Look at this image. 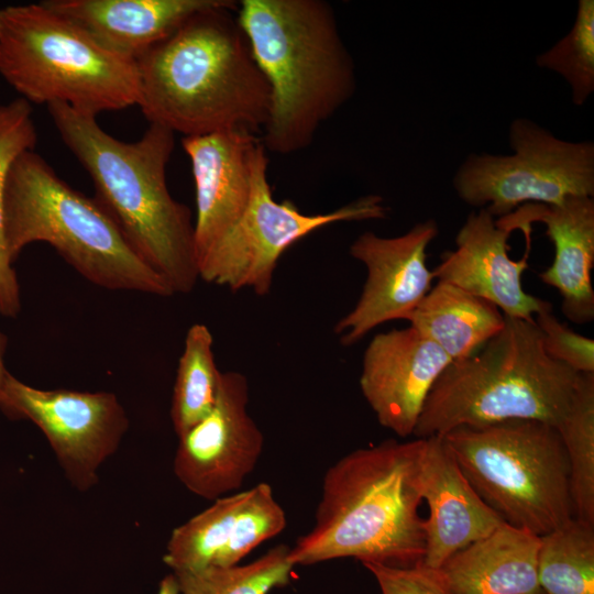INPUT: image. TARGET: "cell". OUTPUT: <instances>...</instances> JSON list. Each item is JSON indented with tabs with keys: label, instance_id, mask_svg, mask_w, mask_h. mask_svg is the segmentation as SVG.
I'll return each instance as SVG.
<instances>
[{
	"label": "cell",
	"instance_id": "obj_1",
	"mask_svg": "<svg viewBox=\"0 0 594 594\" xmlns=\"http://www.w3.org/2000/svg\"><path fill=\"white\" fill-rule=\"evenodd\" d=\"M238 3L196 12L135 62L139 101L150 123L183 136L262 131L271 92L238 16Z\"/></svg>",
	"mask_w": 594,
	"mask_h": 594
},
{
	"label": "cell",
	"instance_id": "obj_2",
	"mask_svg": "<svg viewBox=\"0 0 594 594\" xmlns=\"http://www.w3.org/2000/svg\"><path fill=\"white\" fill-rule=\"evenodd\" d=\"M425 439L356 449L324 473L315 524L289 549L294 566L353 558L410 568L426 549L421 468Z\"/></svg>",
	"mask_w": 594,
	"mask_h": 594
},
{
	"label": "cell",
	"instance_id": "obj_3",
	"mask_svg": "<svg viewBox=\"0 0 594 594\" xmlns=\"http://www.w3.org/2000/svg\"><path fill=\"white\" fill-rule=\"evenodd\" d=\"M47 110L90 176L95 199L130 245L174 294L190 293L199 279L195 224L190 209L172 197L166 183L175 133L150 123L141 139L123 142L107 133L96 117L65 103H50Z\"/></svg>",
	"mask_w": 594,
	"mask_h": 594
},
{
	"label": "cell",
	"instance_id": "obj_4",
	"mask_svg": "<svg viewBox=\"0 0 594 594\" xmlns=\"http://www.w3.org/2000/svg\"><path fill=\"white\" fill-rule=\"evenodd\" d=\"M237 16L271 92L265 150L289 155L354 95L353 58L324 0H241Z\"/></svg>",
	"mask_w": 594,
	"mask_h": 594
},
{
	"label": "cell",
	"instance_id": "obj_5",
	"mask_svg": "<svg viewBox=\"0 0 594 594\" xmlns=\"http://www.w3.org/2000/svg\"><path fill=\"white\" fill-rule=\"evenodd\" d=\"M579 373L543 350L535 321L505 316L504 328L475 354L452 361L433 384L415 438L457 427L539 420L558 427L569 411Z\"/></svg>",
	"mask_w": 594,
	"mask_h": 594
},
{
	"label": "cell",
	"instance_id": "obj_6",
	"mask_svg": "<svg viewBox=\"0 0 594 594\" xmlns=\"http://www.w3.org/2000/svg\"><path fill=\"white\" fill-rule=\"evenodd\" d=\"M3 232L13 263L29 244L45 242L97 286L160 297L175 295L139 256L103 207L65 183L34 151L22 153L8 174Z\"/></svg>",
	"mask_w": 594,
	"mask_h": 594
},
{
	"label": "cell",
	"instance_id": "obj_7",
	"mask_svg": "<svg viewBox=\"0 0 594 594\" xmlns=\"http://www.w3.org/2000/svg\"><path fill=\"white\" fill-rule=\"evenodd\" d=\"M0 75L30 103H65L94 117L139 101L136 62L44 1L0 9Z\"/></svg>",
	"mask_w": 594,
	"mask_h": 594
},
{
	"label": "cell",
	"instance_id": "obj_8",
	"mask_svg": "<svg viewBox=\"0 0 594 594\" xmlns=\"http://www.w3.org/2000/svg\"><path fill=\"white\" fill-rule=\"evenodd\" d=\"M463 475L504 522L546 535L574 518L569 464L556 427L507 420L441 436Z\"/></svg>",
	"mask_w": 594,
	"mask_h": 594
},
{
	"label": "cell",
	"instance_id": "obj_9",
	"mask_svg": "<svg viewBox=\"0 0 594 594\" xmlns=\"http://www.w3.org/2000/svg\"><path fill=\"white\" fill-rule=\"evenodd\" d=\"M508 142L513 154H471L458 167L453 187L462 201L498 219L526 204L594 197L593 142L559 139L527 118L512 121Z\"/></svg>",
	"mask_w": 594,
	"mask_h": 594
},
{
	"label": "cell",
	"instance_id": "obj_10",
	"mask_svg": "<svg viewBox=\"0 0 594 594\" xmlns=\"http://www.w3.org/2000/svg\"><path fill=\"white\" fill-rule=\"evenodd\" d=\"M266 150L257 154L251 198L230 230L198 264L199 278L232 292L266 296L283 253L311 232L336 222L385 219L383 197L366 195L327 213H302L292 201H276L267 180Z\"/></svg>",
	"mask_w": 594,
	"mask_h": 594
},
{
	"label": "cell",
	"instance_id": "obj_11",
	"mask_svg": "<svg viewBox=\"0 0 594 594\" xmlns=\"http://www.w3.org/2000/svg\"><path fill=\"white\" fill-rule=\"evenodd\" d=\"M2 411L26 418L45 435L66 477L80 492L98 482V470L119 448L129 419L110 392L41 389L8 373Z\"/></svg>",
	"mask_w": 594,
	"mask_h": 594
},
{
	"label": "cell",
	"instance_id": "obj_12",
	"mask_svg": "<svg viewBox=\"0 0 594 594\" xmlns=\"http://www.w3.org/2000/svg\"><path fill=\"white\" fill-rule=\"evenodd\" d=\"M249 384L240 372H221L215 406L179 437L173 469L193 494L215 501L237 492L256 466L264 436L248 411Z\"/></svg>",
	"mask_w": 594,
	"mask_h": 594
},
{
	"label": "cell",
	"instance_id": "obj_13",
	"mask_svg": "<svg viewBox=\"0 0 594 594\" xmlns=\"http://www.w3.org/2000/svg\"><path fill=\"white\" fill-rule=\"evenodd\" d=\"M438 233L437 222L428 219L402 235L366 231L351 243L349 253L364 264L366 279L353 309L334 326L342 345L355 344L387 321L405 320L418 306L431 289L427 248Z\"/></svg>",
	"mask_w": 594,
	"mask_h": 594
},
{
	"label": "cell",
	"instance_id": "obj_14",
	"mask_svg": "<svg viewBox=\"0 0 594 594\" xmlns=\"http://www.w3.org/2000/svg\"><path fill=\"white\" fill-rule=\"evenodd\" d=\"M286 524L272 486L261 482L215 499L176 527L163 561L173 573L237 565L262 542L280 534Z\"/></svg>",
	"mask_w": 594,
	"mask_h": 594
},
{
	"label": "cell",
	"instance_id": "obj_15",
	"mask_svg": "<svg viewBox=\"0 0 594 594\" xmlns=\"http://www.w3.org/2000/svg\"><path fill=\"white\" fill-rule=\"evenodd\" d=\"M451 362L410 326L375 334L364 351L360 388L380 425L398 437L411 436L429 392Z\"/></svg>",
	"mask_w": 594,
	"mask_h": 594
},
{
	"label": "cell",
	"instance_id": "obj_16",
	"mask_svg": "<svg viewBox=\"0 0 594 594\" xmlns=\"http://www.w3.org/2000/svg\"><path fill=\"white\" fill-rule=\"evenodd\" d=\"M530 232L524 231V256L514 261L507 243L512 232L485 209L473 211L457 233L455 249L443 253L431 271L433 278L491 301L507 317L535 321L537 314L552 309V305L522 288V273L529 267Z\"/></svg>",
	"mask_w": 594,
	"mask_h": 594
},
{
	"label": "cell",
	"instance_id": "obj_17",
	"mask_svg": "<svg viewBox=\"0 0 594 594\" xmlns=\"http://www.w3.org/2000/svg\"><path fill=\"white\" fill-rule=\"evenodd\" d=\"M195 191L197 264L240 219L251 198L261 138L246 130L185 136Z\"/></svg>",
	"mask_w": 594,
	"mask_h": 594
},
{
	"label": "cell",
	"instance_id": "obj_18",
	"mask_svg": "<svg viewBox=\"0 0 594 594\" xmlns=\"http://www.w3.org/2000/svg\"><path fill=\"white\" fill-rule=\"evenodd\" d=\"M546 227L554 246L552 264L539 273L542 283L561 296V310L573 323L594 319V198L569 197L559 205L526 204L496 222L513 232L529 229L532 222Z\"/></svg>",
	"mask_w": 594,
	"mask_h": 594
},
{
	"label": "cell",
	"instance_id": "obj_19",
	"mask_svg": "<svg viewBox=\"0 0 594 594\" xmlns=\"http://www.w3.org/2000/svg\"><path fill=\"white\" fill-rule=\"evenodd\" d=\"M425 439L421 495L426 549L420 564L438 570L447 559L501 526L503 519L480 497L439 436Z\"/></svg>",
	"mask_w": 594,
	"mask_h": 594
},
{
	"label": "cell",
	"instance_id": "obj_20",
	"mask_svg": "<svg viewBox=\"0 0 594 594\" xmlns=\"http://www.w3.org/2000/svg\"><path fill=\"white\" fill-rule=\"evenodd\" d=\"M223 0H46L107 50L136 61L189 16Z\"/></svg>",
	"mask_w": 594,
	"mask_h": 594
},
{
	"label": "cell",
	"instance_id": "obj_21",
	"mask_svg": "<svg viewBox=\"0 0 594 594\" xmlns=\"http://www.w3.org/2000/svg\"><path fill=\"white\" fill-rule=\"evenodd\" d=\"M540 537L503 522L438 569L453 594H543L538 581Z\"/></svg>",
	"mask_w": 594,
	"mask_h": 594
},
{
	"label": "cell",
	"instance_id": "obj_22",
	"mask_svg": "<svg viewBox=\"0 0 594 594\" xmlns=\"http://www.w3.org/2000/svg\"><path fill=\"white\" fill-rule=\"evenodd\" d=\"M405 320L459 361L495 337L504 328L505 315L491 301L438 280Z\"/></svg>",
	"mask_w": 594,
	"mask_h": 594
},
{
	"label": "cell",
	"instance_id": "obj_23",
	"mask_svg": "<svg viewBox=\"0 0 594 594\" xmlns=\"http://www.w3.org/2000/svg\"><path fill=\"white\" fill-rule=\"evenodd\" d=\"M213 337L204 323L187 331L173 388L170 419L174 431L183 436L215 406L221 372L213 355Z\"/></svg>",
	"mask_w": 594,
	"mask_h": 594
},
{
	"label": "cell",
	"instance_id": "obj_24",
	"mask_svg": "<svg viewBox=\"0 0 594 594\" xmlns=\"http://www.w3.org/2000/svg\"><path fill=\"white\" fill-rule=\"evenodd\" d=\"M537 571L543 594H594V526L572 518L540 536Z\"/></svg>",
	"mask_w": 594,
	"mask_h": 594
},
{
	"label": "cell",
	"instance_id": "obj_25",
	"mask_svg": "<svg viewBox=\"0 0 594 594\" xmlns=\"http://www.w3.org/2000/svg\"><path fill=\"white\" fill-rule=\"evenodd\" d=\"M557 430L568 459L574 518L594 526V373H579L572 405Z\"/></svg>",
	"mask_w": 594,
	"mask_h": 594
},
{
	"label": "cell",
	"instance_id": "obj_26",
	"mask_svg": "<svg viewBox=\"0 0 594 594\" xmlns=\"http://www.w3.org/2000/svg\"><path fill=\"white\" fill-rule=\"evenodd\" d=\"M289 549L280 543L246 564L174 574L180 594H270L287 586L293 579L295 566L288 559Z\"/></svg>",
	"mask_w": 594,
	"mask_h": 594
},
{
	"label": "cell",
	"instance_id": "obj_27",
	"mask_svg": "<svg viewBox=\"0 0 594 594\" xmlns=\"http://www.w3.org/2000/svg\"><path fill=\"white\" fill-rule=\"evenodd\" d=\"M37 141L31 103L16 98L0 105V315L14 318L21 310V292L4 241L3 196L11 166Z\"/></svg>",
	"mask_w": 594,
	"mask_h": 594
},
{
	"label": "cell",
	"instance_id": "obj_28",
	"mask_svg": "<svg viewBox=\"0 0 594 594\" xmlns=\"http://www.w3.org/2000/svg\"><path fill=\"white\" fill-rule=\"evenodd\" d=\"M536 65L559 74L571 89L572 102L583 106L594 92V1L580 0L569 33L536 56Z\"/></svg>",
	"mask_w": 594,
	"mask_h": 594
},
{
	"label": "cell",
	"instance_id": "obj_29",
	"mask_svg": "<svg viewBox=\"0 0 594 594\" xmlns=\"http://www.w3.org/2000/svg\"><path fill=\"white\" fill-rule=\"evenodd\" d=\"M544 352L576 373H594V340L574 332L560 321L552 309L535 316Z\"/></svg>",
	"mask_w": 594,
	"mask_h": 594
},
{
	"label": "cell",
	"instance_id": "obj_30",
	"mask_svg": "<svg viewBox=\"0 0 594 594\" xmlns=\"http://www.w3.org/2000/svg\"><path fill=\"white\" fill-rule=\"evenodd\" d=\"M381 594H453L439 570L418 564L410 568L364 563Z\"/></svg>",
	"mask_w": 594,
	"mask_h": 594
},
{
	"label": "cell",
	"instance_id": "obj_31",
	"mask_svg": "<svg viewBox=\"0 0 594 594\" xmlns=\"http://www.w3.org/2000/svg\"><path fill=\"white\" fill-rule=\"evenodd\" d=\"M7 344H8V338L7 336L0 330V409H3L4 405V395H3V386L4 382L8 375V370L6 369L4 364V355L7 351Z\"/></svg>",
	"mask_w": 594,
	"mask_h": 594
},
{
	"label": "cell",
	"instance_id": "obj_32",
	"mask_svg": "<svg viewBox=\"0 0 594 594\" xmlns=\"http://www.w3.org/2000/svg\"><path fill=\"white\" fill-rule=\"evenodd\" d=\"M157 594H180L177 578L173 572L161 580Z\"/></svg>",
	"mask_w": 594,
	"mask_h": 594
}]
</instances>
